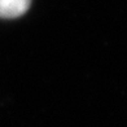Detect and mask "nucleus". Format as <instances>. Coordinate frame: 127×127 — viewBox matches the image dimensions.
Wrapping results in <instances>:
<instances>
[{"mask_svg":"<svg viewBox=\"0 0 127 127\" xmlns=\"http://www.w3.org/2000/svg\"><path fill=\"white\" fill-rule=\"evenodd\" d=\"M31 0H0V17L16 18L27 12Z\"/></svg>","mask_w":127,"mask_h":127,"instance_id":"obj_1","label":"nucleus"}]
</instances>
